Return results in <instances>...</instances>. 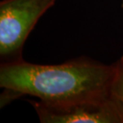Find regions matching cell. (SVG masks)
<instances>
[{
	"mask_svg": "<svg viewBox=\"0 0 123 123\" xmlns=\"http://www.w3.org/2000/svg\"><path fill=\"white\" fill-rule=\"evenodd\" d=\"M114 64L82 57L55 65H40L21 59L2 62L1 105L23 95L50 105H66L109 94Z\"/></svg>",
	"mask_w": 123,
	"mask_h": 123,
	"instance_id": "cell-1",
	"label": "cell"
},
{
	"mask_svg": "<svg viewBox=\"0 0 123 123\" xmlns=\"http://www.w3.org/2000/svg\"><path fill=\"white\" fill-rule=\"evenodd\" d=\"M56 0H2L0 2V58L2 62L23 58L26 40Z\"/></svg>",
	"mask_w": 123,
	"mask_h": 123,
	"instance_id": "cell-2",
	"label": "cell"
},
{
	"mask_svg": "<svg viewBox=\"0 0 123 123\" xmlns=\"http://www.w3.org/2000/svg\"><path fill=\"white\" fill-rule=\"evenodd\" d=\"M31 104L42 123H123V106L110 93L66 105Z\"/></svg>",
	"mask_w": 123,
	"mask_h": 123,
	"instance_id": "cell-3",
	"label": "cell"
},
{
	"mask_svg": "<svg viewBox=\"0 0 123 123\" xmlns=\"http://www.w3.org/2000/svg\"><path fill=\"white\" fill-rule=\"evenodd\" d=\"M114 70L110 84V93L123 106V58L114 63Z\"/></svg>",
	"mask_w": 123,
	"mask_h": 123,
	"instance_id": "cell-4",
	"label": "cell"
},
{
	"mask_svg": "<svg viewBox=\"0 0 123 123\" xmlns=\"http://www.w3.org/2000/svg\"><path fill=\"white\" fill-rule=\"evenodd\" d=\"M121 2H122V6L123 7V0H121Z\"/></svg>",
	"mask_w": 123,
	"mask_h": 123,
	"instance_id": "cell-5",
	"label": "cell"
},
{
	"mask_svg": "<svg viewBox=\"0 0 123 123\" xmlns=\"http://www.w3.org/2000/svg\"><path fill=\"white\" fill-rule=\"evenodd\" d=\"M122 58H123V56H122Z\"/></svg>",
	"mask_w": 123,
	"mask_h": 123,
	"instance_id": "cell-6",
	"label": "cell"
}]
</instances>
